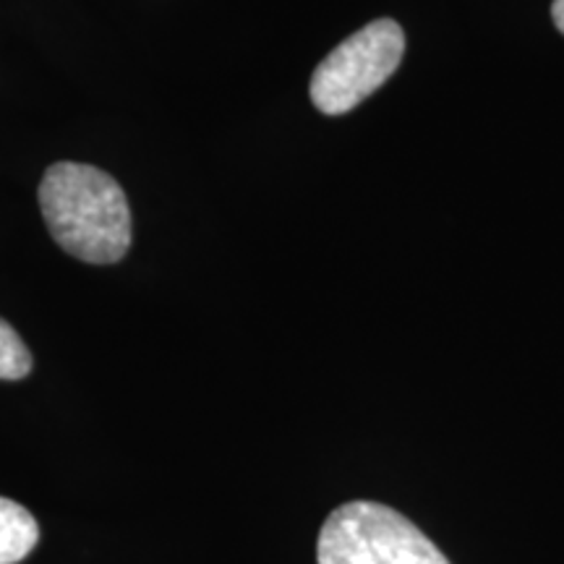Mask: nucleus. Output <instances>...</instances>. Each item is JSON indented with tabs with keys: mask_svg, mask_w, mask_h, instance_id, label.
Masks as SVG:
<instances>
[{
	"mask_svg": "<svg viewBox=\"0 0 564 564\" xmlns=\"http://www.w3.org/2000/svg\"><path fill=\"white\" fill-rule=\"evenodd\" d=\"M40 209L53 241L87 264L121 262L131 246V209L112 175L84 162H55L40 181Z\"/></svg>",
	"mask_w": 564,
	"mask_h": 564,
	"instance_id": "f257e3e1",
	"label": "nucleus"
},
{
	"mask_svg": "<svg viewBox=\"0 0 564 564\" xmlns=\"http://www.w3.org/2000/svg\"><path fill=\"white\" fill-rule=\"evenodd\" d=\"M40 525L26 507L0 497V564H17L32 554Z\"/></svg>",
	"mask_w": 564,
	"mask_h": 564,
	"instance_id": "20e7f679",
	"label": "nucleus"
},
{
	"mask_svg": "<svg viewBox=\"0 0 564 564\" xmlns=\"http://www.w3.org/2000/svg\"><path fill=\"white\" fill-rule=\"evenodd\" d=\"M405 34L392 19H379L350 34L316 66L312 102L324 116H343L373 95L398 70Z\"/></svg>",
	"mask_w": 564,
	"mask_h": 564,
	"instance_id": "7ed1b4c3",
	"label": "nucleus"
},
{
	"mask_svg": "<svg viewBox=\"0 0 564 564\" xmlns=\"http://www.w3.org/2000/svg\"><path fill=\"white\" fill-rule=\"evenodd\" d=\"M552 17H554L556 30H560V32L564 34V0H554V6H552Z\"/></svg>",
	"mask_w": 564,
	"mask_h": 564,
	"instance_id": "423d86ee",
	"label": "nucleus"
},
{
	"mask_svg": "<svg viewBox=\"0 0 564 564\" xmlns=\"http://www.w3.org/2000/svg\"><path fill=\"white\" fill-rule=\"evenodd\" d=\"M319 564H449L434 541L392 507L350 502L324 520Z\"/></svg>",
	"mask_w": 564,
	"mask_h": 564,
	"instance_id": "f03ea898",
	"label": "nucleus"
},
{
	"mask_svg": "<svg viewBox=\"0 0 564 564\" xmlns=\"http://www.w3.org/2000/svg\"><path fill=\"white\" fill-rule=\"evenodd\" d=\"M32 371V352L9 322L0 319V379L17 382Z\"/></svg>",
	"mask_w": 564,
	"mask_h": 564,
	"instance_id": "39448f33",
	"label": "nucleus"
}]
</instances>
